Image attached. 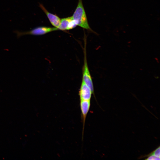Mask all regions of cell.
<instances>
[{"mask_svg":"<svg viewBox=\"0 0 160 160\" xmlns=\"http://www.w3.org/2000/svg\"><path fill=\"white\" fill-rule=\"evenodd\" d=\"M92 94L90 89L82 80L79 91L80 100H90Z\"/></svg>","mask_w":160,"mask_h":160,"instance_id":"5b68a950","label":"cell"},{"mask_svg":"<svg viewBox=\"0 0 160 160\" xmlns=\"http://www.w3.org/2000/svg\"><path fill=\"white\" fill-rule=\"evenodd\" d=\"M148 157L146 160H159L160 157H157L154 155L149 154L148 155Z\"/></svg>","mask_w":160,"mask_h":160,"instance_id":"9c48e42d","label":"cell"},{"mask_svg":"<svg viewBox=\"0 0 160 160\" xmlns=\"http://www.w3.org/2000/svg\"><path fill=\"white\" fill-rule=\"evenodd\" d=\"M84 64L83 68L82 79L84 82L91 90L93 94L94 93L92 77L88 67L86 50H84Z\"/></svg>","mask_w":160,"mask_h":160,"instance_id":"3957f363","label":"cell"},{"mask_svg":"<svg viewBox=\"0 0 160 160\" xmlns=\"http://www.w3.org/2000/svg\"><path fill=\"white\" fill-rule=\"evenodd\" d=\"M39 6L46 14L52 25L58 28L60 24L61 19L56 15L49 12L42 4H39Z\"/></svg>","mask_w":160,"mask_h":160,"instance_id":"52a82bcc","label":"cell"},{"mask_svg":"<svg viewBox=\"0 0 160 160\" xmlns=\"http://www.w3.org/2000/svg\"><path fill=\"white\" fill-rule=\"evenodd\" d=\"M56 27H49L45 26H39L36 27L33 29L26 31H15L18 37L25 35H32L34 36H40L44 35L49 32L58 30Z\"/></svg>","mask_w":160,"mask_h":160,"instance_id":"7a4b0ae2","label":"cell"},{"mask_svg":"<svg viewBox=\"0 0 160 160\" xmlns=\"http://www.w3.org/2000/svg\"><path fill=\"white\" fill-rule=\"evenodd\" d=\"M77 25L72 16L61 19L60 24L58 30H69L75 28Z\"/></svg>","mask_w":160,"mask_h":160,"instance_id":"8992f818","label":"cell"},{"mask_svg":"<svg viewBox=\"0 0 160 160\" xmlns=\"http://www.w3.org/2000/svg\"><path fill=\"white\" fill-rule=\"evenodd\" d=\"M72 17L77 25L94 32L90 28L88 23L82 0H79L77 7Z\"/></svg>","mask_w":160,"mask_h":160,"instance_id":"6da1fadb","label":"cell"},{"mask_svg":"<svg viewBox=\"0 0 160 160\" xmlns=\"http://www.w3.org/2000/svg\"><path fill=\"white\" fill-rule=\"evenodd\" d=\"M90 100H80V106L81 114V119L83 123L82 139H83L85 121L90 108Z\"/></svg>","mask_w":160,"mask_h":160,"instance_id":"277c9868","label":"cell"},{"mask_svg":"<svg viewBox=\"0 0 160 160\" xmlns=\"http://www.w3.org/2000/svg\"><path fill=\"white\" fill-rule=\"evenodd\" d=\"M160 147L159 146L156 149H155L149 154L154 155L157 157H160Z\"/></svg>","mask_w":160,"mask_h":160,"instance_id":"ba28073f","label":"cell"}]
</instances>
